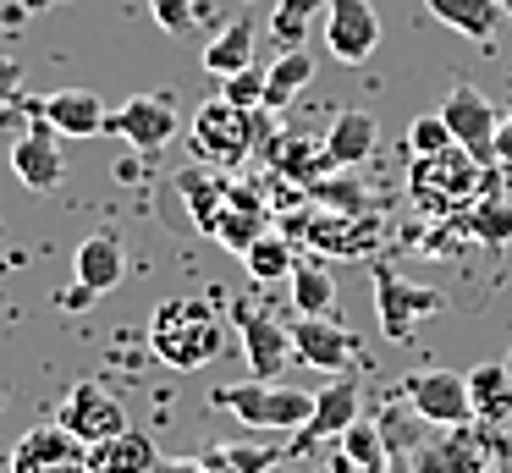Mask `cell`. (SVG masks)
<instances>
[{"instance_id": "cell-1", "label": "cell", "mask_w": 512, "mask_h": 473, "mask_svg": "<svg viewBox=\"0 0 512 473\" xmlns=\"http://www.w3.org/2000/svg\"><path fill=\"white\" fill-rule=\"evenodd\" d=\"M149 347L166 369L193 374L226 352V314L215 297H166L149 319Z\"/></svg>"}, {"instance_id": "cell-2", "label": "cell", "mask_w": 512, "mask_h": 473, "mask_svg": "<svg viewBox=\"0 0 512 473\" xmlns=\"http://www.w3.org/2000/svg\"><path fill=\"white\" fill-rule=\"evenodd\" d=\"M490 182H496V171L485 160H474L463 143H452L441 154H413L408 160V193L424 215H463Z\"/></svg>"}, {"instance_id": "cell-3", "label": "cell", "mask_w": 512, "mask_h": 473, "mask_svg": "<svg viewBox=\"0 0 512 473\" xmlns=\"http://www.w3.org/2000/svg\"><path fill=\"white\" fill-rule=\"evenodd\" d=\"M221 413H232L237 424L248 429H303L314 413V396L298 391V385L281 380H243V385H221L210 396Z\"/></svg>"}, {"instance_id": "cell-4", "label": "cell", "mask_w": 512, "mask_h": 473, "mask_svg": "<svg viewBox=\"0 0 512 473\" xmlns=\"http://www.w3.org/2000/svg\"><path fill=\"white\" fill-rule=\"evenodd\" d=\"M369 286H375V319L391 341H408L424 319L446 314V292L441 286H419L397 270V264H369Z\"/></svg>"}, {"instance_id": "cell-5", "label": "cell", "mask_w": 512, "mask_h": 473, "mask_svg": "<svg viewBox=\"0 0 512 473\" xmlns=\"http://www.w3.org/2000/svg\"><path fill=\"white\" fill-rule=\"evenodd\" d=\"M188 143L204 165L232 171V165H243L248 154H254V110L232 105L226 94L204 99V105L193 110V138Z\"/></svg>"}, {"instance_id": "cell-6", "label": "cell", "mask_w": 512, "mask_h": 473, "mask_svg": "<svg viewBox=\"0 0 512 473\" xmlns=\"http://www.w3.org/2000/svg\"><path fill=\"white\" fill-rule=\"evenodd\" d=\"M12 473H89V446L67 424H34L12 446Z\"/></svg>"}, {"instance_id": "cell-7", "label": "cell", "mask_w": 512, "mask_h": 473, "mask_svg": "<svg viewBox=\"0 0 512 473\" xmlns=\"http://www.w3.org/2000/svg\"><path fill=\"white\" fill-rule=\"evenodd\" d=\"M56 424H67L72 435L83 440V446H94V440L122 435V429H127V413H122V402H116L111 385H100V380H78V385H67V396H61Z\"/></svg>"}, {"instance_id": "cell-8", "label": "cell", "mask_w": 512, "mask_h": 473, "mask_svg": "<svg viewBox=\"0 0 512 473\" xmlns=\"http://www.w3.org/2000/svg\"><path fill=\"white\" fill-rule=\"evenodd\" d=\"M402 396L413 402V413L430 418V424H468L474 418V396H468V374L457 369H413L408 380H402Z\"/></svg>"}, {"instance_id": "cell-9", "label": "cell", "mask_w": 512, "mask_h": 473, "mask_svg": "<svg viewBox=\"0 0 512 473\" xmlns=\"http://www.w3.org/2000/svg\"><path fill=\"white\" fill-rule=\"evenodd\" d=\"M105 138L133 143L138 154H160L171 138H177V105L160 94H133L122 110L105 116Z\"/></svg>"}, {"instance_id": "cell-10", "label": "cell", "mask_w": 512, "mask_h": 473, "mask_svg": "<svg viewBox=\"0 0 512 473\" xmlns=\"http://www.w3.org/2000/svg\"><path fill=\"white\" fill-rule=\"evenodd\" d=\"M232 319H237V341H243V358L254 369V380H281L298 352H292V330H281L265 308L254 303H232Z\"/></svg>"}, {"instance_id": "cell-11", "label": "cell", "mask_w": 512, "mask_h": 473, "mask_svg": "<svg viewBox=\"0 0 512 473\" xmlns=\"http://www.w3.org/2000/svg\"><path fill=\"white\" fill-rule=\"evenodd\" d=\"M325 50L342 66H358L380 50V17L369 0H331L325 6Z\"/></svg>"}, {"instance_id": "cell-12", "label": "cell", "mask_w": 512, "mask_h": 473, "mask_svg": "<svg viewBox=\"0 0 512 473\" xmlns=\"http://www.w3.org/2000/svg\"><path fill=\"white\" fill-rule=\"evenodd\" d=\"M441 116H446V127H452V138L463 143L474 160H485V165L496 160V127H501V116H496V105H490L479 88L457 83L452 94H446Z\"/></svg>"}, {"instance_id": "cell-13", "label": "cell", "mask_w": 512, "mask_h": 473, "mask_svg": "<svg viewBox=\"0 0 512 473\" xmlns=\"http://www.w3.org/2000/svg\"><path fill=\"white\" fill-rule=\"evenodd\" d=\"M292 352H298V363H309V369H320V374H347L358 358V341H353V330H342L325 314H298V325H292Z\"/></svg>"}, {"instance_id": "cell-14", "label": "cell", "mask_w": 512, "mask_h": 473, "mask_svg": "<svg viewBox=\"0 0 512 473\" xmlns=\"http://www.w3.org/2000/svg\"><path fill=\"white\" fill-rule=\"evenodd\" d=\"M12 171H17V182H23L28 193H50V187H61L67 160H61V132L50 127V121L34 116V127H23V138L12 143Z\"/></svg>"}, {"instance_id": "cell-15", "label": "cell", "mask_w": 512, "mask_h": 473, "mask_svg": "<svg viewBox=\"0 0 512 473\" xmlns=\"http://www.w3.org/2000/svg\"><path fill=\"white\" fill-rule=\"evenodd\" d=\"M358 413H364V391H358V380L353 374H331V385L314 391V413H309V424L298 429V446H320V440L347 435V429L358 424Z\"/></svg>"}, {"instance_id": "cell-16", "label": "cell", "mask_w": 512, "mask_h": 473, "mask_svg": "<svg viewBox=\"0 0 512 473\" xmlns=\"http://www.w3.org/2000/svg\"><path fill=\"white\" fill-rule=\"evenodd\" d=\"M122 275H127V253L111 231H94V237L78 242V253H72V281H78L83 297H105L111 286H122Z\"/></svg>"}, {"instance_id": "cell-17", "label": "cell", "mask_w": 512, "mask_h": 473, "mask_svg": "<svg viewBox=\"0 0 512 473\" xmlns=\"http://www.w3.org/2000/svg\"><path fill=\"white\" fill-rule=\"evenodd\" d=\"M34 116L50 121L61 138H100L111 110H105L100 94H89V88H56L45 105H34Z\"/></svg>"}, {"instance_id": "cell-18", "label": "cell", "mask_w": 512, "mask_h": 473, "mask_svg": "<svg viewBox=\"0 0 512 473\" xmlns=\"http://www.w3.org/2000/svg\"><path fill=\"white\" fill-rule=\"evenodd\" d=\"M89 473H160V446L144 429H122L89 446Z\"/></svg>"}, {"instance_id": "cell-19", "label": "cell", "mask_w": 512, "mask_h": 473, "mask_svg": "<svg viewBox=\"0 0 512 473\" xmlns=\"http://www.w3.org/2000/svg\"><path fill=\"white\" fill-rule=\"evenodd\" d=\"M375 138H380V121L369 110H342L325 132V160L331 171H347V165H364L375 154Z\"/></svg>"}, {"instance_id": "cell-20", "label": "cell", "mask_w": 512, "mask_h": 473, "mask_svg": "<svg viewBox=\"0 0 512 473\" xmlns=\"http://www.w3.org/2000/svg\"><path fill=\"white\" fill-rule=\"evenodd\" d=\"M430 6L435 22H446L452 33H463V39H496L501 17H507V6L501 0H424Z\"/></svg>"}, {"instance_id": "cell-21", "label": "cell", "mask_w": 512, "mask_h": 473, "mask_svg": "<svg viewBox=\"0 0 512 473\" xmlns=\"http://www.w3.org/2000/svg\"><path fill=\"white\" fill-rule=\"evenodd\" d=\"M463 231L474 242H485V248H507V242H512V204L501 198L496 182H490L485 193L463 209Z\"/></svg>"}, {"instance_id": "cell-22", "label": "cell", "mask_w": 512, "mask_h": 473, "mask_svg": "<svg viewBox=\"0 0 512 473\" xmlns=\"http://www.w3.org/2000/svg\"><path fill=\"white\" fill-rule=\"evenodd\" d=\"M243 66H254V17H232L210 44H204V72L232 77V72H243Z\"/></svg>"}, {"instance_id": "cell-23", "label": "cell", "mask_w": 512, "mask_h": 473, "mask_svg": "<svg viewBox=\"0 0 512 473\" xmlns=\"http://www.w3.org/2000/svg\"><path fill=\"white\" fill-rule=\"evenodd\" d=\"M314 83V55L309 50H281L265 66V110H287L303 88Z\"/></svg>"}, {"instance_id": "cell-24", "label": "cell", "mask_w": 512, "mask_h": 473, "mask_svg": "<svg viewBox=\"0 0 512 473\" xmlns=\"http://www.w3.org/2000/svg\"><path fill=\"white\" fill-rule=\"evenodd\" d=\"M468 396H474V418H490V424L512 418V369L507 363H479L468 374Z\"/></svg>"}, {"instance_id": "cell-25", "label": "cell", "mask_w": 512, "mask_h": 473, "mask_svg": "<svg viewBox=\"0 0 512 473\" xmlns=\"http://www.w3.org/2000/svg\"><path fill=\"white\" fill-rule=\"evenodd\" d=\"M303 237H309L320 253H364V248L380 242V226L375 220H342L336 215V220H309Z\"/></svg>"}, {"instance_id": "cell-26", "label": "cell", "mask_w": 512, "mask_h": 473, "mask_svg": "<svg viewBox=\"0 0 512 473\" xmlns=\"http://www.w3.org/2000/svg\"><path fill=\"white\" fill-rule=\"evenodd\" d=\"M292 314H331L336 303V275L325 270V259H298L292 270Z\"/></svg>"}, {"instance_id": "cell-27", "label": "cell", "mask_w": 512, "mask_h": 473, "mask_svg": "<svg viewBox=\"0 0 512 473\" xmlns=\"http://www.w3.org/2000/svg\"><path fill=\"white\" fill-rule=\"evenodd\" d=\"M243 264H248V275L254 281H292V270H298V253H292V242L281 237V231H259L254 242H248V253H243Z\"/></svg>"}, {"instance_id": "cell-28", "label": "cell", "mask_w": 512, "mask_h": 473, "mask_svg": "<svg viewBox=\"0 0 512 473\" xmlns=\"http://www.w3.org/2000/svg\"><path fill=\"white\" fill-rule=\"evenodd\" d=\"M325 6H331V0H281L276 17H270V33H276L281 50H298V44L309 39V22L325 17Z\"/></svg>"}, {"instance_id": "cell-29", "label": "cell", "mask_w": 512, "mask_h": 473, "mask_svg": "<svg viewBox=\"0 0 512 473\" xmlns=\"http://www.w3.org/2000/svg\"><path fill=\"white\" fill-rule=\"evenodd\" d=\"M452 127H446V116L435 110V116H413V127H408V154H441V149H452Z\"/></svg>"}, {"instance_id": "cell-30", "label": "cell", "mask_w": 512, "mask_h": 473, "mask_svg": "<svg viewBox=\"0 0 512 473\" xmlns=\"http://www.w3.org/2000/svg\"><path fill=\"white\" fill-rule=\"evenodd\" d=\"M221 94L232 99V105H243V110H259L265 105V66H243V72L221 77Z\"/></svg>"}, {"instance_id": "cell-31", "label": "cell", "mask_w": 512, "mask_h": 473, "mask_svg": "<svg viewBox=\"0 0 512 473\" xmlns=\"http://www.w3.org/2000/svg\"><path fill=\"white\" fill-rule=\"evenodd\" d=\"M149 11H155V22H160L166 33H188L193 22H199L193 0H149Z\"/></svg>"}, {"instance_id": "cell-32", "label": "cell", "mask_w": 512, "mask_h": 473, "mask_svg": "<svg viewBox=\"0 0 512 473\" xmlns=\"http://www.w3.org/2000/svg\"><path fill=\"white\" fill-rule=\"evenodd\" d=\"M496 160L512 165V116H501V127H496Z\"/></svg>"}, {"instance_id": "cell-33", "label": "cell", "mask_w": 512, "mask_h": 473, "mask_svg": "<svg viewBox=\"0 0 512 473\" xmlns=\"http://www.w3.org/2000/svg\"><path fill=\"white\" fill-rule=\"evenodd\" d=\"M17 77H23V66H17L12 55H0V94H12V88H17Z\"/></svg>"}, {"instance_id": "cell-34", "label": "cell", "mask_w": 512, "mask_h": 473, "mask_svg": "<svg viewBox=\"0 0 512 473\" xmlns=\"http://www.w3.org/2000/svg\"><path fill=\"white\" fill-rule=\"evenodd\" d=\"M160 473H210V468H204V462H188V457H182V462H160Z\"/></svg>"}, {"instance_id": "cell-35", "label": "cell", "mask_w": 512, "mask_h": 473, "mask_svg": "<svg viewBox=\"0 0 512 473\" xmlns=\"http://www.w3.org/2000/svg\"><path fill=\"white\" fill-rule=\"evenodd\" d=\"M28 11H50V6H61V0H23Z\"/></svg>"}, {"instance_id": "cell-36", "label": "cell", "mask_w": 512, "mask_h": 473, "mask_svg": "<svg viewBox=\"0 0 512 473\" xmlns=\"http://www.w3.org/2000/svg\"><path fill=\"white\" fill-rule=\"evenodd\" d=\"M501 6H507V17H512V0H501Z\"/></svg>"}]
</instances>
